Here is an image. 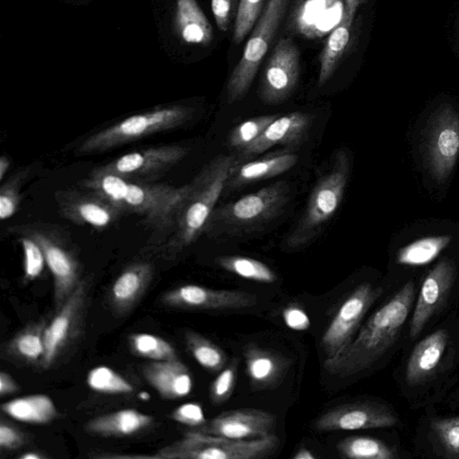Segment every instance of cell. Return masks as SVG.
I'll list each match as a JSON object with an SVG mask.
<instances>
[{"label":"cell","mask_w":459,"mask_h":459,"mask_svg":"<svg viewBox=\"0 0 459 459\" xmlns=\"http://www.w3.org/2000/svg\"><path fill=\"white\" fill-rule=\"evenodd\" d=\"M413 299L414 284L410 281L367 320L341 352L325 359V369L343 377L371 367L398 339Z\"/></svg>","instance_id":"1"},{"label":"cell","mask_w":459,"mask_h":459,"mask_svg":"<svg viewBox=\"0 0 459 459\" xmlns=\"http://www.w3.org/2000/svg\"><path fill=\"white\" fill-rule=\"evenodd\" d=\"M80 185L108 199L123 212H134L159 230L172 229L176 211L186 191V184L133 182L95 168Z\"/></svg>","instance_id":"2"},{"label":"cell","mask_w":459,"mask_h":459,"mask_svg":"<svg viewBox=\"0 0 459 459\" xmlns=\"http://www.w3.org/2000/svg\"><path fill=\"white\" fill-rule=\"evenodd\" d=\"M234 157L219 155L205 164L194 179L186 184V191L174 217L173 233L169 241L170 252H180L204 231L216 204L226 187L235 164Z\"/></svg>","instance_id":"3"},{"label":"cell","mask_w":459,"mask_h":459,"mask_svg":"<svg viewBox=\"0 0 459 459\" xmlns=\"http://www.w3.org/2000/svg\"><path fill=\"white\" fill-rule=\"evenodd\" d=\"M349 175V155L343 150H339L330 169L313 187L305 212L286 239L288 247H302L320 234L342 201Z\"/></svg>","instance_id":"4"},{"label":"cell","mask_w":459,"mask_h":459,"mask_svg":"<svg viewBox=\"0 0 459 459\" xmlns=\"http://www.w3.org/2000/svg\"><path fill=\"white\" fill-rule=\"evenodd\" d=\"M290 192L289 185L279 181L215 208L204 231L218 236L254 230L283 212Z\"/></svg>","instance_id":"5"},{"label":"cell","mask_w":459,"mask_h":459,"mask_svg":"<svg viewBox=\"0 0 459 459\" xmlns=\"http://www.w3.org/2000/svg\"><path fill=\"white\" fill-rule=\"evenodd\" d=\"M192 108L174 105L131 116L87 137L78 147V155L105 152L146 136L179 127L194 117Z\"/></svg>","instance_id":"6"},{"label":"cell","mask_w":459,"mask_h":459,"mask_svg":"<svg viewBox=\"0 0 459 459\" xmlns=\"http://www.w3.org/2000/svg\"><path fill=\"white\" fill-rule=\"evenodd\" d=\"M278 437L230 439L192 430L179 441L162 448L154 457L175 459H261L279 447Z\"/></svg>","instance_id":"7"},{"label":"cell","mask_w":459,"mask_h":459,"mask_svg":"<svg viewBox=\"0 0 459 459\" xmlns=\"http://www.w3.org/2000/svg\"><path fill=\"white\" fill-rule=\"evenodd\" d=\"M7 231L18 237H28L42 250L54 282V304L57 310L81 280L80 263L64 235L56 228L45 223L11 225Z\"/></svg>","instance_id":"8"},{"label":"cell","mask_w":459,"mask_h":459,"mask_svg":"<svg viewBox=\"0 0 459 459\" xmlns=\"http://www.w3.org/2000/svg\"><path fill=\"white\" fill-rule=\"evenodd\" d=\"M289 0H268L251 33L242 56L227 83V100L234 103L248 91L270 43L284 15Z\"/></svg>","instance_id":"9"},{"label":"cell","mask_w":459,"mask_h":459,"mask_svg":"<svg viewBox=\"0 0 459 459\" xmlns=\"http://www.w3.org/2000/svg\"><path fill=\"white\" fill-rule=\"evenodd\" d=\"M382 293L381 287L363 282L343 300L321 338L325 359L336 356L351 342L362 318Z\"/></svg>","instance_id":"10"},{"label":"cell","mask_w":459,"mask_h":459,"mask_svg":"<svg viewBox=\"0 0 459 459\" xmlns=\"http://www.w3.org/2000/svg\"><path fill=\"white\" fill-rule=\"evenodd\" d=\"M189 150L178 144L152 146L120 156L99 169L133 182H147L179 163Z\"/></svg>","instance_id":"11"},{"label":"cell","mask_w":459,"mask_h":459,"mask_svg":"<svg viewBox=\"0 0 459 459\" xmlns=\"http://www.w3.org/2000/svg\"><path fill=\"white\" fill-rule=\"evenodd\" d=\"M299 51L290 39L278 41L261 77L258 95L269 105L286 100L293 92L299 78Z\"/></svg>","instance_id":"12"},{"label":"cell","mask_w":459,"mask_h":459,"mask_svg":"<svg viewBox=\"0 0 459 459\" xmlns=\"http://www.w3.org/2000/svg\"><path fill=\"white\" fill-rule=\"evenodd\" d=\"M459 154V116L443 106L432 116L427 137V158L433 177L441 181L452 171Z\"/></svg>","instance_id":"13"},{"label":"cell","mask_w":459,"mask_h":459,"mask_svg":"<svg viewBox=\"0 0 459 459\" xmlns=\"http://www.w3.org/2000/svg\"><path fill=\"white\" fill-rule=\"evenodd\" d=\"M59 213L80 225L103 229L114 223L123 213L116 204L88 189L65 188L55 193Z\"/></svg>","instance_id":"14"},{"label":"cell","mask_w":459,"mask_h":459,"mask_svg":"<svg viewBox=\"0 0 459 459\" xmlns=\"http://www.w3.org/2000/svg\"><path fill=\"white\" fill-rule=\"evenodd\" d=\"M397 414L385 404L372 402L345 403L321 414L315 421L317 431L358 430L397 425Z\"/></svg>","instance_id":"15"},{"label":"cell","mask_w":459,"mask_h":459,"mask_svg":"<svg viewBox=\"0 0 459 459\" xmlns=\"http://www.w3.org/2000/svg\"><path fill=\"white\" fill-rule=\"evenodd\" d=\"M165 305L182 309H238L253 307L257 297L244 290H213L195 284L178 286L161 298Z\"/></svg>","instance_id":"16"},{"label":"cell","mask_w":459,"mask_h":459,"mask_svg":"<svg viewBox=\"0 0 459 459\" xmlns=\"http://www.w3.org/2000/svg\"><path fill=\"white\" fill-rule=\"evenodd\" d=\"M88 283L82 280L76 289L47 323L44 331V354L40 366L49 368L62 353L76 330L87 296Z\"/></svg>","instance_id":"17"},{"label":"cell","mask_w":459,"mask_h":459,"mask_svg":"<svg viewBox=\"0 0 459 459\" xmlns=\"http://www.w3.org/2000/svg\"><path fill=\"white\" fill-rule=\"evenodd\" d=\"M455 279L452 260L440 261L425 277L411 321L410 337L415 339L430 317L445 304Z\"/></svg>","instance_id":"18"},{"label":"cell","mask_w":459,"mask_h":459,"mask_svg":"<svg viewBox=\"0 0 459 459\" xmlns=\"http://www.w3.org/2000/svg\"><path fill=\"white\" fill-rule=\"evenodd\" d=\"M274 422L270 412L242 408L223 411L195 430L230 439H254L271 434Z\"/></svg>","instance_id":"19"},{"label":"cell","mask_w":459,"mask_h":459,"mask_svg":"<svg viewBox=\"0 0 459 459\" xmlns=\"http://www.w3.org/2000/svg\"><path fill=\"white\" fill-rule=\"evenodd\" d=\"M344 4V0H299L292 13V28L305 38H321L339 24Z\"/></svg>","instance_id":"20"},{"label":"cell","mask_w":459,"mask_h":459,"mask_svg":"<svg viewBox=\"0 0 459 459\" xmlns=\"http://www.w3.org/2000/svg\"><path fill=\"white\" fill-rule=\"evenodd\" d=\"M313 119L310 114L299 111L279 116L255 142L240 151L241 157L258 155L276 144L300 143L307 135Z\"/></svg>","instance_id":"21"},{"label":"cell","mask_w":459,"mask_h":459,"mask_svg":"<svg viewBox=\"0 0 459 459\" xmlns=\"http://www.w3.org/2000/svg\"><path fill=\"white\" fill-rule=\"evenodd\" d=\"M143 375L149 385L164 399L186 397L193 388L191 373L178 359L152 361L143 367Z\"/></svg>","instance_id":"22"},{"label":"cell","mask_w":459,"mask_h":459,"mask_svg":"<svg viewBox=\"0 0 459 459\" xmlns=\"http://www.w3.org/2000/svg\"><path fill=\"white\" fill-rule=\"evenodd\" d=\"M153 275V267L145 262L126 267L112 283L108 303L114 313L127 314L141 299Z\"/></svg>","instance_id":"23"},{"label":"cell","mask_w":459,"mask_h":459,"mask_svg":"<svg viewBox=\"0 0 459 459\" xmlns=\"http://www.w3.org/2000/svg\"><path fill=\"white\" fill-rule=\"evenodd\" d=\"M446 343L447 333L439 329L416 344L407 362L405 377L408 385L423 384L435 375Z\"/></svg>","instance_id":"24"},{"label":"cell","mask_w":459,"mask_h":459,"mask_svg":"<svg viewBox=\"0 0 459 459\" xmlns=\"http://www.w3.org/2000/svg\"><path fill=\"white\" fill-rule=\"evenodd\" d=\"M344 3L342 18L330 32L319 56V87L331 78L348 47L352 22L362 0H344Z\"/></svg>","instance_id":"25"},{"label":"cell","mask_w":459,"mask_h":459,"mask_svg":"<svg viewBox=\"0 0 459 459\" xmlns=\"http://www.w3.org/2000/svg\"><path fill=\"white\" fill-rule=\"evenodd\" d=\"M298 159L296 154L281 153L242 164L236 161L230 172L226 186L238 187L279 176L294 167Z\"/></svg>","instance_id":"26"},{"label":"cell","mask_w":459,"mask_h":459,"mask_svg":"<svg viewBox=\"0 0 459 459\" xmlns=\"http://www.w3.org/2000/svg\"><path fill=\"white\" fill-rule=\"evenodd\" d=\"M153 423V417L135 409H123L91 419L86 430L102 437L133 436Z\"/></svg>","instance_id":"27"},{"label":"cell","mask_w":459,"mask_h":459,"mask_svg":"<svg viewBox=\"0 0 459 459\" xmlns=\"http://www.w3.org/2000/svg\"><path fill=\"white\" fill-rule=\"evenodd\" d=\"M4 413L11 418L31 424H46L58 416L53 400L43 394H35L7 401L1 405Z\"/></svg>","instance_id":"28"},{"label":"cell","mask_w":459,"mask_h":459,"mask_svg":"<svg viewBox=\"0 0 459 459\" xmlns=\"http://www.w3.org/2000/svg\"><path fill=\"white\" fill-rule=\"evenodd\" d=\"M176 22L187 43L207 45L212 39V27L195 0H177Z\"/></svg>","instance_id":"29"},{"label":"cell","mask_w":459,"mask_h":459,"mask_svg":"<svg viewBox=\"0 0 459 459\" xmlns=\"http://www.w3.org/2000/svg\"><path fill=\"white\" fill-rule=\"evenodd\" d=\"M47 321L41 319L25 326L6 344L9 357L26 364H39L44 354V331Z\"/></svg>","instance_id":"30"},{"label":"cell","mask_w":459,"mask_h":459,"mask_svg":"<svg viewBox=\"0 0 459 459\" xmlns=\"http://www.w3.org/2000/svg\"><path fill=\"white\" fill-rule=\"evenodd\" d=\"M342 457L350 459H394L396 451L383 441L365 436H351L337 444Z\"/></svg>","instance_id":"31"},{"label":"cell","mask_w":459,"mask_h":459,"mask_svg":"<svg viewBox=\"0 0 459 459\" xmlns=\"http://www.w3.org/2000/svg\"><path fill=\"white\" fill-rule=\"evenodd\" d=\"M450 241L451 237L447 235L417 239L398 251L396 261L400 264L411 266L427 264L434 260Z\"/></svg>","instance_id":"32"},{"label":"cell","mask_w":459,"mask_h":459,"mask_svg":"<svg viewBox=\"0 0 459 459\" xmlns=\"http://www.w3.org/2000/svg\"><path fill=\"white\" fill-rule=\"evenodd\" d=\"M245 356L248 377L255 384L269 385L280 376L282 368L281 362L271 352L252 348L246 352Z\"/></svg>","instance_id":"33"},{"label":"cell","mask_w":459,"mask_h":459,"mask_svg":"<svg viewBox=\"0 0 459 459\" xmlns=\"http://www.w3.org/2000/svg\"><path fill=\"white\" fill-rule=\"evenodd\" d=\"M216 263L224 270L247 280L272 283L277 278L269 266L251 257L223 255L218 257Z\"/></svg>","instance_id":"34"},{"label":"cell","mask_w":459,"mask_h":459,"mask_svg":"<svg viewBox=\"0 0 459 459\" xmlns=\"http://www.w3.org/2000/svg\"><path fill=\"white\" fill-rule=\"evenodd\" d=\"M185 342L193 358L204 368L212 372L222 369L226 355L215 343L194 331L186 332Z\"/></svg>","instance_id":"35"},{"label":"cell","mask_w":459,"mask_h":459,"mask_svg":"<svg viewBox=\"0 0 459 459\" xmlns=\"http://www.w3.org/2000/svg\"><path fill=\"white\" fill-rule=\"evenodd\" d=\"M128 344L135 355L152 361L178 359L177 351L170 342L152 333H133L128 337Z\"/></svg>","instance_id":"36"},{"label":"cell","mask_w":459,"mask_h":459,"mask_svg":"<svg viewBox=\"0 0 459 459\" xmlns=\"http://www.w3.org/2000/svg\"><path fill=\"white\" fill-rule=\"evenodd\" d=\"M88 386L98 393L107 394H129L134 391L133 385L117 371L107 366L91 368L86 377Z\"/></svg>","instance_id":"37"},{"label":"cell","mask_w":459,"mask_h":459,"mask_svg":"<svg viewBox=\"0 0 459 459\" xmlns=\"http://www.w3.org/2000/svg\"><path fill=\"white\" fill-rule=\"evenodd\" d=\"M279 115H264L238 125L229 134V143L240 151L255 142Z\"/></svg>","instance_id":"38"},{"label":"cell","mask_w":459,"mask_h":459,"mask_svg":"<svg viewBox=\"0 0 459 459\" xmlns=\"http://www.w3.org/2000/svg\"><path fill=\"white\" fill-rule=\"evenodd\" d=\"M29 175L28 169H22L12 175L0 187V218L4 221L18 210L22 201L21 189Z\"/></svg>","instance_id":"39"},{"label":"cell","mask_w":459,"mask_h":459,"mask_svg":"<svg viewBox=\"0 0 459 459\" xmlns=\"http://www.w3.org/2000/svg\"><path fill=\"white\" fill-rule=\"evenodd\" d=\"M264 0H240L233 30V42L239 44L260 15Z\"/></svg>","instance_id":"40"},{"label":"cell","mask_w":459,"mask_h":459,"mask_svg":"<svg viewBox=\"0 0 459 459\" xmlns=\"http://www.w3.org/2000/svg\"><path fill=\"white\" fill-rule=\"evenodd\" d=\"M431 429L447 455L459 458V416L434 420Z\"/></svg>","instance_id":"41"},{"label":"cell","mask_w":459,"mask_h":459,"mask_svg":"<svg viewBox=\"0 0 459 459\" xmlns=\"http://www.w3.org/2000/svg\"><path fill=\"white\" fill-rule=\"evenodd\" d=\"M237 365L238 360L234 359L220 372L212 382L210 389V398L213 403H223L231 395L236 381Z\"/></svg>","instance_id":"42"},{"label":"cell","mask_w":459,"mask_h":459,"mask_svg":"<svg viewBox=\"0 0 459 459\" xmlns=\"http://www.w3.org/2000/svg\"><path fill=\"white\" fill-rule=\"evenodd\" d=\"M24 253V279L32 281L39 277L46 264L40 247L28 237H19Z\"/></svg>","instance_id":"43"},{"label":"cell","mask_w":459,"mask_h":459,"mask_svg":"<svg viewBox=\"0 0 459 459\" xmlns=\"http://www.w3.org/2000/svg\"><path fill=\"white\" fill-rule=\"evenodd\" d=\"M169 418L176 422L196 429L207 421L202 407L195 403L181 404L169 414Z\"/></svg>","instance_id":"44"},{"label":"cell","mask_w":459,"mask_h":459,"mask_svg":"<svg viewBox=\"0 0 459 459\" xmlns=\"http://www.w3.org/2000/svg\"><path fill=\"white\" fill-rule=\"evenodd\" d=\"M25 443L24 434L11 422L2 418L0 421V447L2 451H13Z\"/></svg>","instance_id":"45"},{"label":"cell","mask_w":459,"mask_h":459,"mask_svg":"<svg viewBox=\"0 0 459 459\" xmlns=\"http://www.w3.org/2000/svg\"><path fill=\"white\" fill-rule=\"evenodd\" d=\"M285 325L295 331L307 330L310 325V319L307 313L299 307L290 306L282 312Z\"/></svg>","instance_id":"46"},{"label":"cell","mask_w":459,"mask_h":459,"mask_svg":"<svg viewBox=\"0 0 459 459\" xmlns=\"http://www.w3.org/2000/svg\"><path fill=\"white\" fill-rule=\"evenodd\" d=\"M211 5L218 28L226 31L230 22L231 0H212Z\"/></svg>","instance_id":"47"},{"label":"cell","mask_w":459,"mask_h":459,"mask_svg":"<svg viewBox=\"0 0 459 459\" xmlns=\"http://www.w3.org/2000/svg\"><path fill=\"white\" fill-rule=\"evenodd\" d=\"M19 390L16 381L9 373L1 371L0 373V394L1 396L15 394Z\"/></svg>","instance_id":"48"},{"label":"cell","mask_w":459,"mask_h":459,"mask_svg":"<svg viewBox=\"0 0 459 459\" xmlns=\"http://www.w3.org/2000/svg\"><path fill=\"white\" fill-rule=\"evenodd\" d=\"M10 160L5 155H2L0 158V180L3 181L10 168Z\"/></svg>","instance_id":"49"},{"label":"cell","mask_w":459,"mask_h":459,"mask_svg":"<svg viewBox=\"0 0 459 459\" xmlns=\"http://www.w3.org/2000/svg\"><path fill=\"white\" fill-rule=\"evenodd\" d=\"M316 455L307 448L299 449L293 455V459H315Z\"/></svg>","instance_id":"50"},{"label":"cell","mask_w":459,"mask_h":459,"mask_svg":"<svg viewBox=\"0 0 459 459\" xmlns=\"http://www.w3.org/2000/svg\"><path fill=\"white\" fill-rule=\"evenodd\" d=\"M20 458L21 459H41V458H45V456L42 454H40L39 452L30 451V452H26L25 454H22V455H20Z\"/></svg>","instance_id":"51"}]
</instances>
